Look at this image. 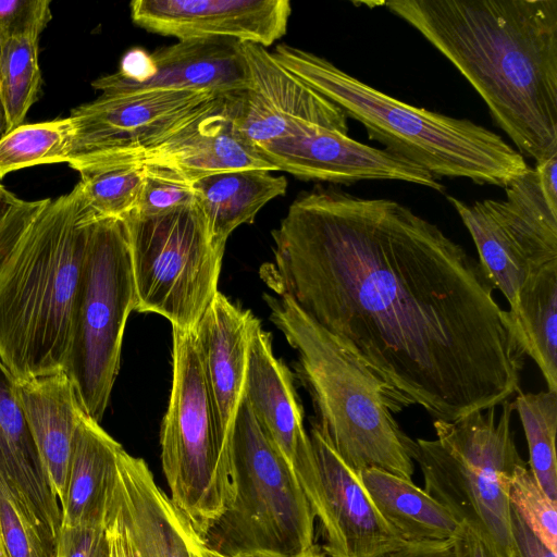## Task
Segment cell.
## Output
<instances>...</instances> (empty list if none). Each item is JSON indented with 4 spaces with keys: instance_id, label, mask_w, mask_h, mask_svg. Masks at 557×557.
I'll use <instances>...</instances> for the list:
<instances>
[{
    "instance_id": "obj_25",
    "label": "cell",
    "mask_w": 557,
    "mask_h": 557,
    "mask_svg": "<svg viewBox=\"0 0 557 557\" xmlns=\"http://www.w3.org/2000/svg\"><path fill=\"white\" fill-rule=\"evenodd\" d=\"M211 236L226 244L242 224H250L271 200L283 196L287 180L268 170H236L202 176L191 182Z\"/></svg>"
},
{
    "instance_id": "obj_36",
    "label": "cell",
    "mask_w": 557,
    "mask_h": 557,
    "mask_svg": "<svg viewBox=\"0 0 557 557\" xmlns=\"http://www.w3.org/2000/svg\"><path fill=\"white\" fill-rule=\"evenodd\" d=\"M104 541V524L61 527L55 557H96Z\"/></svg>"
},
{
    "instance_id": "obj_8",
    "label": "cell",
    "mask_w": 557,
    "mask_h": 557,
    "mask_svg": "<svg viewBox=\"0 0 557 557\" xmlns=\"http://www.w3.org/2000/svg\"><path fill=\"white\" fill-rule=\"evenodd\" d=\"M172 389L160 443L170 499L201 539L233 498L230 446L221 438L193 331L172 327Z\"/></svg>"
},
{
    "instance_id": "obj_33",
    "label": "cell",
    "mask_w": 557,
    "mask_h": 557,
    "mask_svg": "<svg viewBox=\"0 0 557 557\" xmlns=\"http://www.w3.org/2000/svg\"><path fill=\"white\" fill-rule=\"evenodd\" d=\"M508 499L531 531L557 553V500L543 491L527 463L513 471L508 485Z\"/></svg>"
},
{
    "instance_id": "obj_39",
    "label": "cell",
    "mask_w": 557,
    "mask_h": 557,
    "mask_svg": "<svg viewBox=\"0 0 557 557\" xmlns=\"http://www.w3.org/2000/svg\"><path fill=\"white\" fill-rule=\"evenodd\" d=\"M511 532L520 557H557L524 523L511 507Z\"/></svg>"
},
{
    "instance_id": "obj_27",
    "label": "cell",
    "mask_w": 557,
    "mask_h": 557,
    "mask_svg": "<svg viewBox=\"0 0 557 557\" xmlns=\"http://www.w3.org/2000/svg\"><path fill=\"white\" fill-rule=\"evenodd\" d=\"M508 312L525 355L557 392V260L525 281Z\"/></svg>"
},
{
    "instance_id": "obj_37",
    "label": "cell",
    "mask_w": 557,
    "mask_h": 557,
    "mask_svg": "<svg viewBox=\"0 0 557 557\" xmlns=\"http://www.w3.org/2000/svg\"><path fill=\"white\" fill-rule=\"evenodd\" d=\"M45 201L46 199L29 201L18 198L0 219V270L23 231Z\"/></svg>"
},
{
    "instance_id": "obj_11",
    "label": "cell",
    "mask_w": 557,
    "mask_h": 557,
    "mask_svg": "<svg viewBox=\"0 0 557 557\" xmlns=\"http://www.w3.org/2000/svg\"><path fill=\"white\" fill-rule=\"evenodd\" d=\"M505 198L472 203L447 196L470 233L479 262L513 309L525 281L557 260V156L528 168Z\"/></svg>"
},
{
    "instance_id": "obj_2",
    "label": "cell",
    "mask_w": 557,
    "mask_h": 557,
    "mask_svg": "<svg viewBox=\"0 0 557 557\" xmlns=\"http://www.w3.org/2000/svg\"><path fill=\"white\" fill-rule=\"evenodd\" d=\"M535 164L557 156V0H392Z\"/></svg>"
},
{
    "instance_id": "obj_20",
    "label": "cell",
    "mask_w": 557,
    "mask_h": 557,
    "mask_svg": "<svg viewBox=\"0 0 557 557\" xmlns=\"http://www.w3.org/2000/svg\"><path fill=\"white\" fill-rule=\"evenodd\" d=\"M156 73L141 84L115 72L91 83L100 95L182 90L231 96L245 88L246 69L240 42L227 38L178 40L151 52Z\"/></svg>"
},
{
    "instance_id": "obj_21",
    "label": "cell",
    "mask_w": 557,
    "mask_h": 557,
    "mask_svg": "<svg viewBox=\"0 0 557 557\" xmlns=\"http://www.w3.org/2000/svg\"><path fill=\"white\" fill-rule=\"evenodd\" d=\"M112 503L135 557H195L200 539L156 483L145 460L124 449L117 460Z\"/></svg>"
},
{
    "instance_id": "obj_31",
    "label": "cell",
    "mask_w": 557,
    "mask_h": 557,
    "mask_svg": "<svg viewBox=\"0 0 557 557\" xmlns=\"http://www.w3.org/2000/svg\"><path fill=\"white\" fill-rule=\"evenodd\" d=\"M77 183L90 221L123 219L137 209L145 171L139 165H117L81 172Z\"/></svg>"
},
{
    "instance_id": "obj_9",
    "label": "cell",
    "mask_w": 557,
    "mask_h": 557,
    "mask_svg": "<svg viewBox=\"0 0 557 557\" xmlns=\"http://www.w3.org/2000/svg\"><path fill=\"white\" fill-rule=\"evenodd\" d=\"M135 286L124 219L90 221L65 372L83 411L100 423L120 369Z\"/></svg>"
},
{
    "instance_id": "obj_26",
    "label": "cell",
    "mask_w": 557,
    "mask_h": 557,
    "mask_svg": "<svg viewBox=\"0 0 557 557\" xmlns=\"http://www.w3.org/2000/svg\"><path fill=\"white\" fill-rule=\"evenodd\" d=\"M358 474L380 515L405 542H446L457 534L461 524L412 480L377 468Z\"/></svg>"
},
{
    "instance_id": "obj_40",
    "label": "cell",
    "mask_w": 557,
    "mask_h": 557,
    "mask_svg": "<svg viewBox=\"0 0 557 557\" xmlns=\"http://www.w3.org/2000/svg\"><path fill=\"white\" fill-rule=\"evenodd\" d=\"M104 534L107 557H135L123 521L112 503V498L106 517Z\"/></svg>"
},
{
    "instance_id": "obj_18",
    "label": "cell",
    "mask_w": 557,
    "mask_h": 557,
    "mask_svg": "<svg viewBox=\"0 0 557 557\" xmlns=\"http://www.w3.org/2000/svg\"><path fill=\"white\" fill-rule=\"evenodd\" d=\"M231 96L220 98L165 139L121 165L159 168L190 183L226 171H276L236 131L231 113Z\"/></svg>"
},
{
    "instance_id": "obj_32",
    "label": "cell",
    "mask_w": 557,
    "mask_h": 557,
    "mask_svg": "<svg viewBox=\"0 0 557 557\" xmlns=\"http://www.w3.org/2000/svg\"><path fill=\"white\" fill-rule=\"evenodd\" d=\"M0 537L5 557H55L57 539L0 476Z\"/></svg>"
},
{
    "instance_id": "obj_23",
    "label": "cell",
    "mask_w": 557,
    "mask_h": 557,
    "mask_svg": "<svg viewBox=\"0 0 557 557\" xmlns=\"http://www.w3.org/2000/svg\"><path fill=\"white\" fill-rule=\"evenodd\" d=\"M123 447L84 411L76 429L61 527L104 524Z\"/></svg>"
},
{
    "instance_id": "obj_24",
    "label": "cell",
    "mask_w": 557,
    "mask_h": 557,
    "mask_svg": "<svg viewBox=\"0 0 557 557\" xmlns=\"http://www.w3.org/2000/svg\"><path fill=\"white\" fill-rule=\"evenodd\" d=\"M0 476L40 517L51 533L61 528L52 494L17 398L15 380L0 361Z\"/></svg>"
},
{
    "instance_id": "obj_14",
    "label": "cell",
    "mask_w": 557,
    "mask_h": 557,
    "mask_svg": "<svg viewBox=\"0 0 557 557\" xmlns=\"http://www.w3.org/2000/svg\"><path fill=\"white\" fill-rule=\"evenodd\" d=\"M275 168L297 178L334 184L360 181H401L442 191L437 178L420 166L352 139L348 134L306 125L295 135L256 147Z\"/></svg>"
},
{
    "instance_id": "obj_1",
    "label": "cell",
    "mask_w": 557,
    "mask_h": 557,
    "mask_svg": "<svg viewBox=\"0 0 557 557\" xmlns=\"http://www.w3.org/2000/svg\"><path fill=\"white\" fill-rule=\"evenodd\" d=\"M260 276L434 420L519 391L525 352L479 260L391 199L317 186L272 231Z\"/></svg>"
},
{
    "instance_id": "obj_43",
    "label": "cell",
    "mask_w": 557,
    "mask_h": 557,
    "mask_svg": "<svg viewBox=\"0 0 557 557\" xmlns=\"http://www.w3.org/2000/svg\"><path fill=\"white\" fill-rule=\"evenodd\" d=\"M18 198L15 197L0 183V219L16 202Z\"/></svg>"
},
{
    "instance_id": "obj_41",
    "label": "cell",
    "mask_w": 557,
    "mask_h": 557,
    "mask_svg": "<svg viewBox=\"0 0 557 557\" xmlns=\"http://www.w3.org/2000/svg\"><path fill=\"white\" fill-rule=\"evenodd\" d=\"M455 557H497L493 550L467 525L461 524L451 540Z\"/></svg>"
},
{
    "instance_id": "obj_19",
    "label": "cell",
    "mask_w": 557,
    "mask_h": 557,
    "mask_svg": "<svg viewBox=\"0 0 557 557\" xmlns=\"http://www.w3.org/2000/svg\"><path fill=\"white\" fill-rule=\"evenodd\" d=\"M258 322L250 310L218 292L193 331L218 431L228 446L244 397L249 342Z\"/></svg>"
},
{
    "instance_id": "obj_42",
    "label": "cell",
    "mask_w": 557,
    "mask_h": 557,
    "mask_svg": "<svg viewBox=\"0 0 557 557\" xmlns=\"http://www.w3.org/2000/svg\"><path fill=\"white\" fill-rule=\"evenodd\" d=\"M381 557H455L451 541L407 543Z\"/></svg>"
},
{
    "instance_id": "obj_28",
    "label": "cell",
    "mask_w": 557,
    "mask_h": 557,
    "mask_svg": "<svg viewBox=\"0 0 557 557\" xmlns=\"http://www.w3.org/2000/svg\"><path fill=\"white\" fill-rule=\"evenodd\" d=\"M37 35L0 32V104L5 133L23 124L41 88Z\"/></svg>"
},
{
    "instance_id": "obj_38",
    "label": "cell",
    "mask_w": 557,
    "mask_h": 557,
    "mask_svg": "<svg viewBox=\"0 0 557 557\" xmlns=\"http://www.w3.org/2000/svg\"><path fill=\"white\" fill-rule=\"evenodd\" d=\"M123 79L141 84L156 73V63L151 52L143 48H132L122 57L120 70L116 72Z\"/></svg>"
},
{
    "instance_id": "obj_29",
    "label": "cell",
    "mask_w": 557,
    "mask_h": 557,
    "mask_svg": "<svg viewBox=\"0 0 557 557\" xmlns=\"http://www.w3.org/2000/svg\"><path fill=\"white\" fill-rule=\"evenodd\" d=\"M75 128L71 119L22 124L0 138V181L16 170L69 162L74 156Z\"/></svg>"
},
{
    "instance_id": "obj_22",
    "label": "cell",
    "mask_w": 557,
    "mask_h": 557,
    "mask_svg": "<svg viewBox=\"0 0 557 557\" xmlns=\"http://www.w3.org/2000/svg\"><path fill=\"white\" fill-rule=\"evenodd\" d=\"M17 398L47 483L60 506L64 500L73 443L83 409L65 371L15 380Z\"/></svg>"
},
{
    "instance_id": "obj_15",
    "label": "cell",
    "mask_w": 557,
    "mask_h": 557,
    "mask_svg": "<svg viewBox=\"0 0 557 557\" xmlns=\"http://www.w3.org/2000/svg\"><path fill=\"white\" fill-rule=\"evenodd\" d=\"M320 476L319 520L329 557H381L405 544L383 519L359 474L337 455L313 422L309 433Z\"/></svg>"
},
{
    "instance_id": "obj_12",
    "label": "cell",
    "mask_w": 557,
    "mask_h": 557,
    "mask_svg": "<svg viewBox=\"0 0 557 557\" xmlns=\"http://www.w3.org/2000/svg\"><path fill=\"white\" fill-rule=\"evenodd\" d=\"M225 96L182 90L100 95L72 110L77 172L121 165L162 141Z\"/></svg>"
},
{
    "instance_id": "obj_3",
    "label": "cell",
    "mask_w": 557,
    "mask_h": 557,
    "mask_svg": "<svg viewBox=\"0 0 557 557\" xmlns=\"http://www.w3.org/2000/svg\"><path fill=\"white\" fill-rule=\"evenodd\" d=\"M89 222L77 184L46 199L0 270V361L14 380L65 371Z\"/></svg>"
},
{
    "instance_id": "obj_35",
    "label": "cell",
    "mask_w": 557,
    "mask_h": 557,
    "mask_svg": "<svg viewBox=\"0 0 557 557\" xmlns=\"http://www.w3.org/2000/svg\"><path fill=\"white\" fill-rule=\"evenodd\" d=\"M48 0H0V32L39 36L51 20Z\"/></svg>"
},
{
    "instance_id": "obj_17",
    "label": "cell",
    "mask_w": 557,
    "mask_h": 557,
    "mask_svg": "<svg viewBox=\"0 0 557 557\" xmlns=\"http://www.w3.org/2000/svg\"><path fill=\"white\" fill-rule=\"evenodd\" d=\"M132 21L178 40L227 38L268 47L287 30L288 0H134Z\"/></svg>"
},
{
    "instance_id": "obj_47",
    "label": "cell",
    "mask_w": 557,
    "mask_h": 557,
    "mask_svg": "<svg viewBox=\"0 0 557 557\" xmlns=\"http://www.w3.org/2000/svg\"><path fill=\"white\" fill-rule=\"evenodd\" d=\"M0 557H5V554H4V550L2 547V543H1V537H0Z\"/></svg>"
},
{
    "instance_id": "obj_34",
    "label": "cell",
    "mask_w": 557,
    "mask_h": 557,
    "mask_svg": "<svg viewBox=\"0 0 557 557\" xmlns=\"http://www.w3.org/2000/svg\"><path fill=\"white\" fill-rule=\"evenodd\" d=\"M145 171L140 200L136 210L141 216H153L191 205L196 195L190 182L170 171L143 166Z\"/></svg>"
},
{
    "instance_id": "obj_13",
    "label": "cell",
    "mask_w": 557,
    "mask_h": 557,
    "mask_svg": "<svg viewBox=\"0 0 557 557\" xmlns=\"http://www.w3.org/2000/svg\"><path fill=\"white\" fill-rule=\"evenodd\" d=\"M247 84L231 96L236 131L252 146L292 136L314 124L348 134L347 116L281 65L264 47L240 42Z\"/></svg>"
},
{
    "instance_id": "obj_30",
    "label": "cell",
    "mask_w": 557,
    "mask_h": 557,
    "mask_svg": "<svg viewBox=\"0 0 557 557\" xmlns=\"http://www.w3.org/2000/svg\"><path fill=\"white\" fill-rule=\"evenodd\" d=\"M529 450V466L543 491L557 500V392L520 393L513 401Z\"/></svg>"
},
{
    "instance_id": "obj_5",
    "label": "cell",
    "mask_w": 557,
    "mask_h": 557,
    "mask_svg": "<svg viewBox=\"0 0 557 557\" xmlns=\"http://www.w3.org/2000/svg\"><path fill=\"white\" fill-rule=\"evenodd\" d=\"M274 59L361 123L368 135L433 176L504 187L529 166L503 137L467 119L417 108L349 75L331 61L287 44Z\"/></svg>"
},
{
    "instance_id": "obj_7",
    "label": "cell",
    "mask_w": 557,
    "mask_h": 557,
    "mask_svg": "<svg viewBox=\"0 0 557 557\" xmlns=\"http://www.w3.org/2000/svg\"><path fill=\"white\" fill-rule=\"evenodd\" d=\"M233 498L200 539L225 557H304L315 516L287 460L243 397L230 442Z\"/></svg>"
},
{
    "instance_id": "obj_6",
    "label": "cell",
    "mask_w": 557,
    "mask_h": 557,
    "mask_svg": "<svg viewBox=\"0 0 557 557\" xmlns=\"http://www.w3.org/2000/svg\"><path fill=\"white\" fill-rule=\"evenodd\" d=\"M454 421L434 420L436 438L414 441L424 491L470 528L497 557H520L511 532L508 485L520 457L511 429L513 401Z\"/></svg>"
},
{
    "instance_id": "obj_45",
    "label": "cell",
    "mask_w": 557,
    "mask_h": 557,
    "mask_svg": "<svg viewBox=\"0 0 557 557\" xmlns=\"http://www.w3.org/2000/svg\"><path fill=\"white\" fill-rule=\"evenodd\" d=\"M304 557H329L321 548L317 545Z\"/></svg>"
},
{
    "instance_id": "obj_4",
    "label": "cell",
    "mask_w": 557,
    "mask_h": 557,
    "mask_svg": "<svg viewBox=\"0 0 557 557\" xmlns=\"http://www.w3.org/2000/svg\"><path fill=\"white\" fill-rule=\"evenodd\" d=\"M270 319L297 351V373L317 413L313 421L355 472L377 468L412 480L414 440L395 413L413 403L356 357L288 297L264 295Z\"/></svg>"
},
{
    "instance_id": "obj_10",
    "label": "cell",
    "mask_w": 557,
    "mask_h": 557,
    "mask_svg": "<svg viewBox=\"0 0 557 557\" xmlns=\"http://www.w3.org/2000/svg\"><path fill=\"white\" fill-rule=\"evenodd\" d=\"M128 233L135 311L194 331L218 290L225 245L213 239L197 203L173 211L123 218Z\"/></svg>"
},
{
    "instance_id": "obj_46",
    "label": "cell",
    "mask_w": 557,
    "mask_h": 557,
    "mask_svg": "<svg viewBox=\"0 0 557 557\" xmlns=\"http://www.w3.org/2000/svg\"><path fill=\"white\" fill-rule=\"evenodd\" d=\"M106 535V534H104ZM96 557H107V543L104 541L103 546L99 550L98 555Z\"/></svg>"
},
{
    "instance_id": "obj_16",
    "label": "cell",
    "mask_w": 557,
    "mask_h": 557,
    "mask_svg": "<svg viewBox=\"0 0 557 557\" xmlns=\"http://www.w3.org/2000/svg\"><path fill=\"white\" fill-rule=\"evenodd\" d=\"M244 398L287 460L315 516L320 503L315 454L304 426L293 375L275 357L270 333L262 330L260 321L249 342Z\"/></svg>"
},
{
    "instance_id": "obj_44",
    "label": "cell",
    "mask_w": 557,
    "mask_h": 557,
    "mask_svg": "<svg viewBox=\"0 0 557 557\" xmlns=\"http://www.w3.org/2000/svg\"><path fill=\"white\" fill-rule=\"evenodd\" d=\"M195 557H225V556L209 549L199 540L197 542V545H196V548H195Z\"/></svg>"
}]
</instances>
